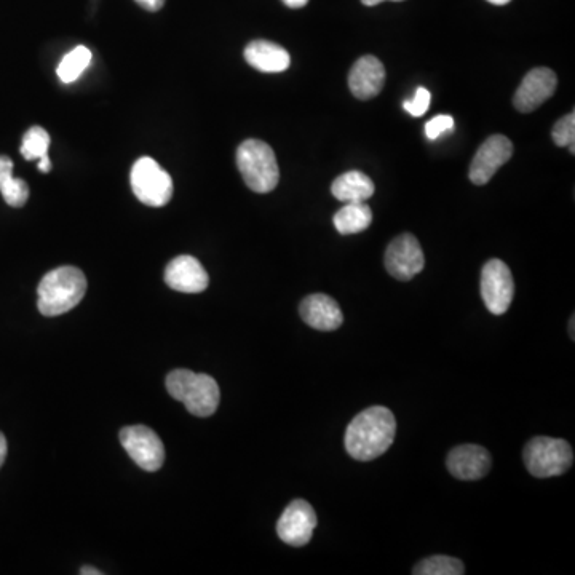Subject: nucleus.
<instances>
[{"label":"nucleus","mask_w":575,"mask_h":575,"mask_svg":"<svg viewBox=\"0 0 575 575\" xmlns=\"http://www.w3.org/2000/svg\"><path fill=\"white\" fill-rule=\"evenodd\" d=\"M130 183L136 199L147 207H165L173 197V179L151 157L136 160L131 168Z\"/></svg>","instance_id":"nucleus-6"},{"label":"nucleus","mask_w":575,"mask_h":575,"mask_svg":"<svg viewBox=\"0 0 575 575\" xmlns=\"http://www.w3.org/2000/svg\"><path fill=\"white\" fill-rule=\"evenodd\" d=\"M556 87H558V79L552 69H532L524 77L520 88L516 90L513 104L520 112L536 111L545 101L552 98Z\"/></svg>","instance_id":"nucleus-12"},{"label":"nucleus","mask_w":575,"mask_h":575,"mask_svg":"<svg viewBox=\"0 0 575 575\" xmlns=\"http://www.w3.org/2000/svg\"><path fill=\"white\" fill-rule=\"evenodd\" d=\"M237 167L246 186L258 194L274 191L280 181L275 152L259 139H246L238 146Z\"/></svg>","instance_id":"nucleus-4"},{"label":"nucleus","mask_w":575,"mask_h":575,"mask_svg":"<svg viewBox=\"0 0 575 575\" xmlns=\"http://www.w3.org/2000/svg\"><path fill=\"white\" fill-rule=\"evenodd\" d=\"M302 320L318 331H336L344 317L338 302L326 294H310L299 306Z\"/></svg>","instance_id":"nucleus-16"},{"label":"nucleus","mask_w":575,"mask_h":575,"mask_svg":"<svg viewBox=\"0 0 575 575\" xmlns=\"http://www.w3.org/2000/svg\"><path fill=\"white\" fill-rule=\"evenodd\" d=\"M556 146L569 147L572 154L575 152V114L564 115L563 119L555 123L552 131Z\"/></svg>","instance_id":"nucleus-24"},{"label":"nucleus","mask_w":575,"mask_h":575,"mask_svg":"<svg viewBox=\"0 0 575 575\" xmlns=\"http://www.w3.org/2000/svg\"><path fill=\"white\" fill-rule=\"evenodd\" d=\"M80 574H82V575H101V574H103V572L96 571L95 568H84V569H80Z\"/></svg>","instance_id":"nucleus-31"},{"label":"nucleus","mask_w":575,"mask_h":575,"mask_svg":"<svg viewBox=\"0 0 575 575\" xmlns=\"http://www.w3.org/2000/svg\"><path fill=\"white\" fill-rule=\"evenodd\" d=\"M282 2L290 8H302L309 4V0H282Z\"/></svg>","instance_id":"nucleus-29"},{"label":"nucleus","mask_w":575,"mask_h":575,"mask_svg":"<svg viewBox=\"0 0 575 575\" xmlns=\"http://www.w3.org/2000/svg\"><path fill=\"white\" fill-rule=\"evenodd\" d=\"M245 60L251 68L267 74L286 71L291 64L290 53L269 40H253L246 45Z\"/></svg>","instance_id":"nucleus-17"},{"label":"nucleus","mask_w":575,"mask_h":575,"mask_svg":"<svg viewBox=\"0 0 575 575\" xmlns=\"http://www.w3.org/2000/svg\"><path fill=\"white\" fill-rule=\"evenodd\" d=\"M92 58V52L84 45H79L64 56L60 66L56 69V74L63 84H72L84 74L85 69L92 63Z\"/></svg>","instance_id":"nucleus-21"},{"label":"nucleus","mask_w":575,"mask_h":575,"mask_svg":"<svg viewBox=\"0 0 575 575\" xmlns=\"http://www.w3.org/2000/svg\"><path fill=\"white\" fill-rule=\"evenodd\" d=\"M523 459L532 476L552 478L568 472L574 462V454L568 441L537 437L524 448Z\"/></svg>","instance_id":"nucleus-5"},{"label":"nucleus","mask_w":575,"mask_h":575,"mask_svg":"<svg viewBox=\"0 0 575 575\" xmlns=\"http://www.w3.org/2000/svg\"><path fill=\"white\" fill-rule=\"evenodd\" d=\"M424 266V251L413 234H401L385 251V269L400 282H409Z\"/></svg>","instance_id":"nucleus-9"},{"label":"nucleus","mask_w":575,"mask_h":575,"mask_svg":"<svg viewBox=\"0 0 575 575\" xmlns=\"http://www.w3.org/2000/svg\"><path fill=\"white\" fill-rule=\"evenodd\" d=\"M7 449V440H5L4 433H0V467L4 465Z\"/></svg>","instance_id":"nucleus-28"},{"label":"nucleus","mask_w":575,"mask_h":575,"mask_svg":"<svg viewBox=\"0 0 575 575\" xmlns=\"http://www.w3.org/2000/svg\"><path fill=\"white\" fill-rule=\"evenodd\" d=\"M571 338L574 339V317L571 318Z\"/></svg>","instance_id":"nucleus-33"},{"label":"nucleus","mask_w":575,"mask_h":575,"mask_svg":"<svg viewBox=\"0 0 575 575\" xmlns=\"http://www.w3.org/2000/svg\"><path fill=\"white\" fill-rule=\"evenodd\" d=\"M334 227L342 235L360 234L373 223V211L363 203H345L334 215Z\"/></svg>","instance_id":"nucleus-19"},{"label":"nucleus","mask_w":575,"mask_h":575,"mask_svg":"<svg viewBox=\"0 0 575 575\" xmlns=\"http://www.w3.org/2000/svg\"><path fill=\"white\" fill-rule=\"evenodd\" d=\"M513 144L507 136L494 135L481 144L470 165V181L475 186H484L491 181L502 165L512 159Z\"/></svg>","instance_id":"nucleus-11"},{"label":"nucleus","mask_w":575,"mask_h":575,"mask_svg":"<svg viewBox=\"0 0 575 575\" xmlns=\"http://www.w3.org/2000/svg\"><path fill=\"white\" fill-rule=\"evenodd\" d=\"M85 293L87 278L82 270L72 266L58 267L40 280L37 307L45 317H58L79 306Z\"/></svg>","instance_id":"nucleus-2"},{"label":"nucleus","mask_w":575,"mask_h":575,"mask_svg":"<svg viewBox=\"0 0 575 575\" xmlns=\"http://www.w3.org/2000/svg\"><path fill=\"white\" fill-rule=\"evenodd\" d=\"M430 101H432V95H430L429 90L424 87H419L416 90V95H414L413 100H408L403 103V108L406 112L413 115V117H422L425 112L429 111Z\"/></svg>","instance_id":"nucleus-25"},{"label":"nucleus","mask_w":575,"mask_h":575,"mask_svg":"<svg viewBox=\"0 0 575 575\" xmlns=\"http://www.w3.org/2000/svg\"><path fill=\"white\" fill-rule=\"evenodd\" d=\"M363 4L368 5V7H374V5H379L384 2V0H361ZM392 2H403V0H392Z\"/></svg>","instance_id":"nucleus-30"},{"label":"nucleus","mask_w":575,"mask_h":575,"mask_svg":"<svg viewBox=\"0 0 575 575\" xmlns=\"http://www.w3.org/2000/svg\"><path fill=\"white\" fill-rule=\"evenodd\" d=\"M446 465L449 473L457 480L476 481L488 475L492 467V457L483 446L462 445L449 453Z\"/></svg>","instance_id":"nucleus-13"},{"label":"nucleus","mask_w":575,"mask_h":575,"mask_svg":"<svg viewBox=\"0 0 575 575\" xmlns=\"http://www.w3.org/2000/svg\"><path fill=\"white\" fill-rule=\"evenodd\" d=\"M481 296L492 315H504L515 296L510 267L500 259L486 262L481 272Z\"/></svg>","instance_id":"nucleus-8"},{"label":"nucleus","mask_w":575,"mask_h":575,"mask_svg":"<svg viewBox=\"0 0 575 575\" xmlns=\"http://www.w3.org/2000/svg\"><path fill=\"white\" fill-rule=\"evenodd\" d=\"M139 7H143L147 12H159L165 5V0H135Z\"/></svg>","instance_id":"nucleus-27"},{"label":"nucleus","mask_w":575,"mask_h":575,"mask_svg":"<svg viewBox=\"0 0 575 575\" xmlns=\"http://www.w3.org/2000/svg\"><path fill=\"white\" fill-rule=\"evenodd\" d=\"M397 433V421L385 406H373L358 414L345 432V449L352 459L369 462L389 451Z\"/></svg>","instance_id":"nucleus-1"},{"label":"nucleus","mask_w":575,"mask_h":575,"mask_svg":"<svg viewBox=\"0 0 575 575\" xmlns=\"http://www.w3.org/2000/svg\"><path fill=\"white\" fill-rule=\"evenodd\" d=\"M317 528V513L306 500H293L277 523V534L291 547L309 544Z\"/></svg>","instance_id":"nucleus-10"},{"label":"nucleus","mask_w":575,"mask_h":575,"mask_svg":"<svg viewBox=\"0 0 575 575\" xmlns=\"http://www.w3.org/2000/svg\"><path fill=\"white\" fill-rule=\"evenodd\" d=\"M414 575H462L465 574V566L462 561L453 556L437 555L416 564L413 569Z\"/></svg>","instance_id":"nucleus-23"},{"label":"nucleus","mask_w":575,"mask_h":575,"mask_svg":"<svg viewBox=\"0 0 575 575\" xmlns=\"http://www.w3.org/2000/svg\"><path fill=\"white\" fill-rule=\"evenodd\" d=\"M376 191L373 179L361 171H347L334 179L331 194L342 203H363L371 199Z\"/></svg>","instance_id":"nucleus-18"},{"label":"nucleus","mask_w":575,"mask_h":575,"mask_svg":"<svg viewBox=\"0 0 575 575\" xmlns=\"http://www.w3.org/2000/svg\"><path fill=\"white\" fill-rule=\"evenodd\" d=\"M165 283L179 293L195 294L207 290L210 277L199 259L178 256L165 269Z\"/></svg>","instance_id":"nucleus-14"},{"label":"nucleus","mask_w":575,"mask_h":575,"mask_svg":"<svg viewBox=\"0 0 575 575\" xmlns=\"http://www.w3.org/2000/svg\"><path fill=\"white\" fill-rule=\"evenodd\" d=\"M454 119L451 115H437V117H433L430 122L425 123V135L427 138L435 139L440 138V136L445 135L448 131L454 130Z\"/></svg>","instance_id":"nucleus-26"},{"label":"nucleus","mask_w":575,"mask_h":575,"mask_svg":"<svg viewBox=\"0 0 575 575\" xmlns=\"http://www.w3.org/2000/svg\"><path fill=\"white\" fill-rule=\"evenodd\" d=\"M0 192L13 208L24 207L29 199V186L23 179L13 178V162L7 155H0Z\"/></svg>","instance_id":"nucleus-20"},{"label":"nucleus","mask_w":575,"mask_h":575,"mask_svg":"<svg viewBox=\"0 0 575 575\" xmlns=\"http://www.w3.org/2000/svg\"><path fill=\"white\" fill-rule=\"evenodd\" d=\"M120 443L139 468L146 472H157L162 468L165 448L159 435L146 425H133L122 429Z\"/></svg>","instance_id":"nucleus-7"},{"label":"nucleus","mask_w":575,"mask_h":575,"mask_svg":"<svg viewBox=\"0 0 575 575\" xmlns=\"http://www.w3.org/2000/svg\"><path fill=\"white\" fill-rule=\"evenodd\" d=\"M50 135L48 131L42 127H31L23 136V143H21V155L26 160H39L48 157V149H50Z\"/></svg>","instance_id":"nucleus-22"},{"label":"nucleus","mask_w":575,"mask_h":575,"mask_svg":"<svg viewBox=\"0 0 575 575\" xmlns=\"http://www.w3.org/2000/svg\"><path fill=\"white\" fill-rule=\"evenodd\" d=\"M385 84V68L376 56H361L353 64L349 74V88L358 100H373L382 92Z\"/></svg>","instance_id":"nucleus-15"},{"label":"nucleus","mask_w":575,"mask_h":575,"mask_svg":"<svg viewBox=\"0 0 575 575\" xmlns=\"http://www.w3.org/2000/svg\"><path fill=\"white\" fill-rule=\"evenodd\" d=\"M489 4L494 5H507L510 0H488Z\"/></svg>","instance_id":"nucleus-32"},{"label":"nucleus","mask_w":575,"mask_h":575,"mask_svg":"<svg viewBox=\"0 0 575 575\" xmlns=\"http://www.w3.org/2000/svg\"><path fill=\"white\" fill-rule=\"evenodd\" d=\"M167 390L197 417L213 416L221 401L218 382L208 374L192 373L189 369L171 371L167 376Z\"/></svg>","instance_id":"nucleus-3"}]
</instances>
